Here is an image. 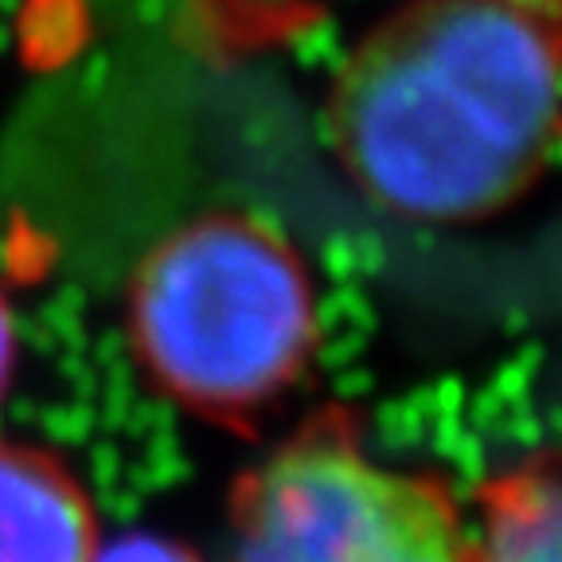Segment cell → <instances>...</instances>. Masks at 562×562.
Returning <instances> with one entry per match:
<instances>
[{
  "instance_id": "cell-3",
  "label": "cell",
  "mask_w": 562,
  "mask_h": 562,
  "mask_svg": "<svg viewBox=\"0 0 562 562\" xmlns=\"http://www.w3.org/2000/svg\"><path fill=\"white\" fill-rule=\"evenodd\" d=\"M231 562H473V536L446 481L375 461L325 411L231 488Z\"/></svg>"
},
{
  "instance_id": "cell-1",
  "label": "cell",
  "mask_w": 562,
  "mask_h": 562,
  "mask_svg": "<svg viewBox=\"0 0 562 562\" xmlns=\"http://www.w3.org/2000/svg\"><path fill=\"white\" fill-rule=\"evenodd\" d=\"M328 125L340 165L391 215H501L554 157L559 20L512 0H406L344 59Z\"/></svg>"
},
{
  "instance_id": "cell-8",
  "label": "cell",
  "mask_w": 562,
  "mask_h": 562,
  "mask_svg": "<svg viewBox=\"0 0 562 562\" xmlns=\"http://www.w3.org/2000/svg\"><path fill=\"white\" fill-rule=\"evenodd\" d=\"M519 9H531V12H543V16H554L559 20V0H512Z\"/></svg>"
},
{
  "instance_id": "cell-7",
  "label": "cell",
  "mask_w": 562,
  "mask_h": 562,
  "mask_svg": "<svg viewBox=\"0 0 562 562\" xmlns=\"http://www.w3.org/2000/svg\"><path fill=\"white\" fill-rule=\"evenodd\" d=\"M12 368H16V328H12V308L0 293V398L12 383Z\"/></svg>"
},
{
  "instance_id": "cell-2",
  "label": "cell",
  "mask_w": 562,
  "mask_h": 562,
  "mask_svg": "<svg viewBox=\"0 0 562 562\" xmlns=\"http://www.w3.org/2000/svg\"><path fill=\"white\" fill-rule=\"evenodd\" d=\"M125 328L160 395L246 434L308 371L316 290L278 227L220 211L176 227L140 258Z\"/></svg>"
},
{
  "instance_id": "cell-6",
  "label": "cell",
  "mask_w": 562,
  "mask_h": 562,
  "mask_svg": "<svg viewBox=\"0 0 562 562\" xmlns=\"http://www.w3.org/2000/svg\"><path fill=\"white\" fill-rule=\"evenodd\" d=\"M94 562H200V559L188 547L172 543V539L137 531V536H125L105 547V551H98Z\"/></svg>"
},
{
  "instance_id": "cell-5",
  "label": "cell",
  "mask_w": 562,
  "mask_h": 562,
  "mask_svg": "<svg viewBox=\"0 0 562 562\" xmlns=\"http://www.w3.org/2000/svg\"><path fill=\"white\" fill-rule=\"evenodd\" d=\"M473 562H562V492L554 453L496 473L476 492Z\"/></svg>"
},
{
  "instance_id": "cell-4",
  "label": "cell",
  "mask_w": 562,
  "mask_h": 562,
  "mask_svg": "<svg viewBox=\"0 0 562 562\" xmlns=\"http://www.w3.org/2000/svg\"><path fill=\"white\" fill-rule=\"evenodd\" d=\"M98 516L47 449L0 441V562H94Z\"/></svg>"
}]
</instances>
